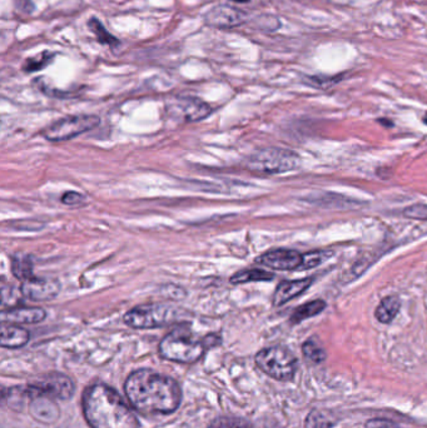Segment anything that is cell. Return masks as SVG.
<instances>
[{"instance_id": "e0dca14e", "label": "cell", "mask_w": 427, "mask_h": 428, "mask_svg": "<svg viewBox=\"0 0 427 428\" xmlns=\"http://www.w3.org/2000/svg\"><path fill=\"white\" fill-rule=\"evenodd\" d=\"M401 307V302L400 298L396 296H388L386 298L381 300V303L378 305V307L376 308L375 316L378 322L381 323H391L395 320L396 316L399 314Z\"/></svg>"}, {"instance_id": "52a82bcc", "label": "cell", "mask_w": 427, "mask_h": 428, "mask_svg": "<svg viewBox=\"0 0 427 428\" xmlns=\"http://www.w3.org/2000/svg\"><path fill=\"white\" fill-rule=\"evenodd\" d=\"M99 123L101 119L97 115H71L54 121L43 130L42 135L49 142L71 141L78 135L96 128Z\"/></svg>"}, {"instance_id": "7c38bea8", "label": "cell", "mask_w": 427, "mask_h": 428, "mask_svg": "<svg viewBox=\"0 0 427 428\" xmlns=\"http://www.w3.org/2000/svg\"><path fill=\"white\" fill-rule=\"evenodd\" d=\"M46 311L39 307H14L1 312V322L10 325H33L46 320Z\"/></svg>"}, {"instance_id": "603a6c76", "label": "cell", "mask_w": 427, "mask_h": 428, "mask_svg": "<svg viewBox=\"0 0 427 428\" xmlns=\"http://www.w3.org/2000/svg\"><path fill=\"white\" fill-rule=\"evenodd\" d=\"M302 351L306 357L311 359L312 362H324L326 359V352H324L322 345L318 343V341L316 339H310L308 341L304 342L302 345Z\"/></svg>"}, {"instance_id": "6da1fadb", "label": "cell", "mask_w": 427, "mask_h": 428, "mask_svg": "<svg viewBox=\"0 0 427 428\" xmlns=\"http://www.w3.org/2000/svg\"><path fill=\"white\" fill-rule=\"evenodd\" d=\"M124 391L132 406L144 415H168L181 404L180 384L173 378L152 370L130 373Z\"/></svg>"}, {"instance_id": "3957f363", "label": "cell", "mask_w": 427, "mask_h": 428, "mask_svg": "<svg viewBox=\"0 0 427 428\" xmlns=\"http://www.w3.org/2000/svg\"><path fill=\"white\" fill-rule=\"evenodd\" d=\"M181 318V309L171 305L152 303L141 305L132 308L124 314L123 320L127 326L137 329L158 328L173 323Z\"/></svg>"}, {"instance_id": "ac0fdd59", "label": "cell", "mask_w": 427, "mask_h": 428, "mask_svg": "<svg viewBox=\"0 0 427 428\" xmlns=\"http://www.w3.org/2000/svg\"><path fill=\"white\" fill-rule=\"evenodd\" d=\"M12 273L17 280L21 282L33 278L32 257L26 253H15L12 257Z\"/></svg>"}, {"instance_id": "ffe728a7", "label": "cell", "mask_w": 427, "mask_h": 428, "mask_svg": "<svg viewBox=\"0 0 427 428\" xmlns=\"http://www.w3.org/2000/svg\"><path fill=\"white\" fill-rule=\"evenodd\" d=\"M326 308V303L324 300H311L306 305H302L293 312L291 317L292 323H299L302 320L311 318V317H315L318 314H321Z\"/></svg>"}, {"instance_id": "d6a6232c", "label": "cell", "mask_w": 427, "mask_h": 428, "mask_svg": "<svg viewBox=\"0 0 427 428\" xmlns=\"http://www.w3.org/2000/svg\"><path fill=\"white\" fill-rule=\"evenodd\" d=\"M424 121H425V123H426L427 124V114L424 117Z\"/></svg>"}, {"instance_id": "f546056e", "label": "cell", "mask_w": 427, "mask_h": 428, "mask_svg": "<svg viewBox=\"0 0 427 428\" xmlns=\"http://www.w3.org/2000/svg\"><path fill=\"white\" fill-rule=\"evenodd\" d=\"M15 9L23 14H32L34 12V3L32 0H14Z\"/></svg>"}, {"instance_id": "8992f818", "label": "cell", "mask_w": 427, "mask_h": 428, "mask_svg": "<svg viewBox=\"0 0 427 428\" xmlns=\"http://www.w3.org/2000/svg\"><path fill=\"white\" fill-rule=\"evenodd\" d=\"M299 163L297 154L281 148H265L247 160V168L256 173L279 174L293 171Z\"/></svg>"}, {"instance_id": "5bb4252c", "label": "cell", "mask_w": 427, "mask_h": 428, "mask_svg": "<svg viewBox=\"0 0 427 428\" xmlns=\"http://www.w3.org/2000/svg\"><path fill=\"white\" fill-rule=\"evenodd\" d=\"M312 281H313L312 278H304L296 281L282 282L273 294V305L282 306L288 300H293L295 297L304 293V291L312 284Z\"/></svg>"}, {"instance_id": "7a4b0ae2", "label": "cell", "mask_w": 427, "mask_h": 428, "mask_svg": "<svg viewBox=\"0 0 427 428\" xmlns=\"http://www.w3.org/2000/svg\"><path fill=\"white\" fill-rule=\"evenodd\" d=\"M83 413L92 428H139L136 413L116 390L97 384L83 393Z\"/></svg>"}, {"instance_id": "30bf717a", "label": "cell", "mask_w": 427, "mask_h": 428, "mask_svg": "<svg viewBox=\"0 0 427 428\" xmlns=\"http://www.w3.org/2000/svg\"><path fill=\"white\" fill-rule=\"evenodd\" d=\"M304 256L299 255L296 250H268L265 255L259 256L256 262L267 267V268L276 269V271H293L299 269L302 264Z\"/></svg>"}, {"instance_id": "d4e9b609", "label": "cell", "mask_w": 427, "mask_h": 428, "mask_svg": "<svg viewBox=\"0 0 427 428\" xmlns=\"http://www.w3.org/2000/svg\"><path fill=\"white\" fill-rule=\"evenodd\" d=\"M53 54L49 53H42L38 57L29 58L26 59L24 63V71H37L43 69L44 67L49 65L52 62Z\"/></svg>"}, {"instance_id": "484cf974", "label": "cell", "mask_w": 427, "mask_h": 428, "mask_svg": "<svg viewBox=\"0 0 427 428\" xmlns=\"http://www.w3.org/2000/svg\"><path fill=\"white\" fill-rule=\"evenodd\" d=\"M20 294L13 287H8L7 284L1 286V305L3 311H7L10 308L18 307V300Z\"/></svg>"}, {"instance_id": "9c48e42d", "label": "cell", "mask_w": 427, "mask_h": 428, "mask_svg": "<svg viewBox=\"0 0 427 428\" xmlns=\"http://www.w3.org/2000/svg\"><path fill=\"white\" fill-rule=\"evenodd\" d=\"M60 284L53 278H35L33 277L23 282L20 286V293L26 300L33 302H46L52 300L58 296Z\"/></svg>"}, {"instance_id": "ba28073f", "label": "cell", "mask_w": 427, "mask_h": 428, "mask_svg": "<svg viewBox=\"0 0 427 428\" xmlns=\"http://www.w3.org/2000/svg\"><path fill=\"white\" fill-rule=\"evenodd\" d=\"M26 392L32 398L43 396L52 400H68L74 395V384L71 378L62 373H51L31 386Z\"/></svg>"}, {"instance_id": "9a60e30c", "label": "cell", "mask_w": 427, "mask_h": 428, "mask_svg": "<svg viewBox=\"0 0 427 428\" xmlns=\"http://www.w3.org/2000/svg\"><path fill=\"white\" fill-rule=\"evenodd\" d=\"M28 341H29V332L24 328L17 326V325H10V323L1 325V337H0L1 347L20 348L26 345Z\"/></svg>"}, {"instance_id": "1f68e13d", "label": "cell", "mask_w": 427, "mask_h": 428, "mask_svg": "<svg viewBox=\"0 0 427 428\" xmlns=\"http://www.w3.org/2000/svg\"><path fill=\"white\" fill-rule=\"evenodd\" d=\"M232 1H236V3H248L250 0H232Z\"/></svg>"}, {"instance_id": "44dd1931", "label": "cell", "mask_w": 427, "mask_h": 428, "mask_svg": "<svg viewBox=\"0 0 427 428\" xmlns=\"http://www.w3.org/2000/svg\"><path fill=\"white\" fill-rule=\"evenodd\" d=\"M336 422L333 415L326 411H313L306 420L307 428H330Z\"/></svg>"}, {"instance_id": "4fadbf2b", "label": "cell", "mask_w": 427, "mask_h": 428, "mask_svg": "<svg viewBox=\"0 0 427 428\" xmlns=\"http://www.w3.org/2000/svg\"><path fill=\"white\" fill-rule=\"evenodd\" d=\"M177 107L183 119L186 121H202L212 113V108L208 105L207 103L203 102L198 98H192V96L181 98Z\"/></svg>"}, {"instance_id": "d6986e66", "label": "cell", "mask_w": 427, "mask_h": 428, "mask_svg": "<svg viewBox=\"0 0 427 428\" xmlns=\"http://www.w3.org/2000/svg\"><path fill=\"white\" fill-rule=\"evenodd\" d=\"M273 278H274V275H272L271 272H267L265 269L252 268L245 269V271H240V272L234 273L229 278V282L234 286H238V284H245V283H250V282L272 281Z\"/></svg>"}, {"instance_id": "8fae6325", "label": "cell", "mask_w": 427, "mask_h": 428, "mask_svg": "<svg viewBox=\"0 0 427 428\" xmlns=\"http://www.w3.org/2000/svg\"><path fill=\"white\" fill-rule=\"evenodd\" d=\"M246 19V14L240 9L229 6H218L206 14V23L208 26L220 29H229L241 26Z\"/></svg>"}, {"instance_id": "4316f807", "label": "cell", "mask_w": 427, "mask_h": 428, "mask_svg": "<svg viewBox=\"0 0 427 428\" xmlns=\"http://www.w3.org/2000/svg\"><path fill=\"white\" fill-rule=\"evenodd\" d=\"M326 255H329V253H326V252H320V250H318V252L306 253L304 256V259H302V264H301L299 269H310L317 267L321 263L327 259V256H326Z\"/></svg>"}, {"instance_id": "2e32d148", "label": "cell", "mask_w": 427, "mask_h": 428, "mask_svg": "<svg viewBox=\"0 0 427 428\" xmlns=\"http://www.w3.org/2000/svg\"><path fill=\"white\" fill-rule=\"evenodd\" d=\"M31 411L38 421H55V418L59 415L57 406L49 397H34L33 403L31 404Z\"/></svg>"}, {"instance_id": "5b68a950", "label": "cell", "mask_w": 427, "mask_h": 428, "mask_svg": "<svg viewBox=\"0 0 427 428\" xmlns=\"http://www.w3.org/2000/svg\"><path fill=\"white\" fill-rule=\"evenodd\" d=\"M256 364L270 377L279 381H290L296 373L297 361L285 347L273 345L256 354Z\"/></svg>"}, {"instance_id": "7402d4cb", "label": "cell", "mask_w": 427, "mask_h": 428, "mask_svg": "<svg viewBox=\"0 0 427 428\" xmlns=\"http://www.w3.org/2000/svg\"><path fill=\"white\" fill-rule=\"evenodd\" d=\"M88 26L91 28L92 32L94 33V35L97 37L99 43H102L104 45H110L112 48L119 45L118 39L114 35H112L97 18H92L89 20V23H88Z\"/></svg>"}, {"instance_id": "f1b7e54d", "label": "cell", "mask_w": 427, "mask_h": 428, "mask_svg": "<svg viewBox=\"0 0 427 428\" xmlns=\"http://www.w3.org/2000/svg\"><path fill=\"white\" fill-rule=\"evenodd\" d=\"M403 216L411 219L427 221V205H411L403 211Z\"/></svg>"}, {"instance_id": "83f0119b", "label": "cell", "mask_w": 427, "mask_h": 428, "mask_svg": "<svg viewBox=\"0 0 427 428\" xmlns=\"http://www.w3.org/2000/svg\"><path fill=\"white\" fill-rule=\"evenodd\" d=\"M60 200H62L63 205H69V207H79V205H85V202H87V198L82 193L71 191V192H65L62 196Z\"/></svg>"}, {"instance_id": "cb8c5ba5", "label": "cell", "mask_w": 427, "mask_h": 428, "mask_svg": "<svg viewBox=\"0 0 427 428\" xmlns=\"http://www.w3.org/2000/svg\"><path fill=\"white\" fill-rule=\"evenodd\" d=\"M208 428H252L248 422L234 417H220L214 420Z\"/></svg>"}, {"instance_id": "277c9868", "label": "cell", "mask_w": 427, "mask_h": 428, "mask_svg": "<svg viewBox=\"0 0 427 428\" xmlns=\"http://www.w3.org/2000/svg\"><path fill=\"white\" fill-rule=\"evenodd\" d=\"M159 353L168 361L193 363L203 356L204 345L201 341L194 339L191 333L183 329H175L162 339Z\"/></svg>"}, {"instance_id": "4dcf8cb0", "label": "cell", "mask_w": 427, "mask_h": 428, "mask_svg": "<svg viewBox=\"0 0 427 428\" xmlns=\"http://www.w3.org/2000/svg\"><path fill=\"white\" fill-rule=\"evenodd\" d=\"M367 428H397L392 422L385 421V420H372L367 425Z\"/></svg>"}]
</instances>
